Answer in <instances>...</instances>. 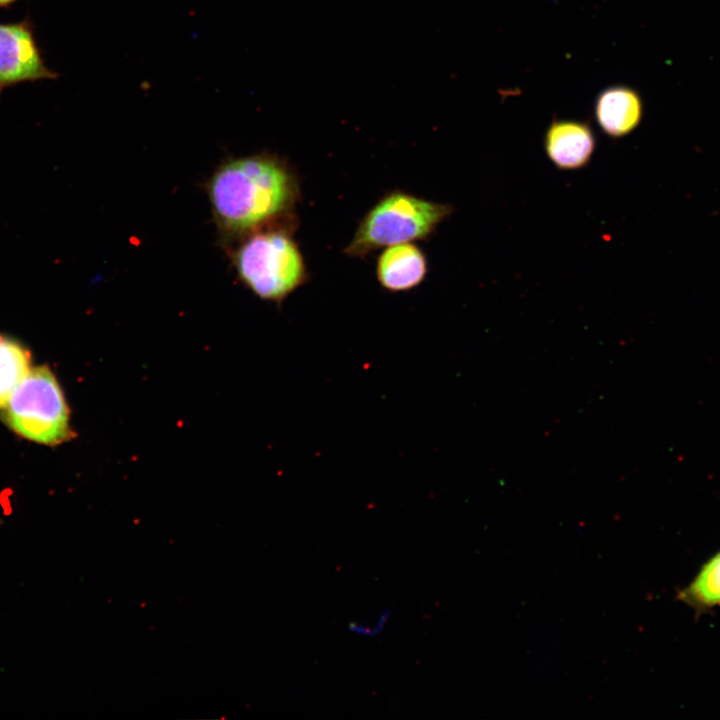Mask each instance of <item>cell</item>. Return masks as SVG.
Wrapping results in <instances>:
<instances>
[{
	"mask_svg": "<svg viewBox=\"0 0 720 720\" xmlns=\"http://www.w3.org/2000/svg\"><path fill=\"white\" fill-rule=\"evenodd\" d=\"M3 418L17 434L45 445L61 444L74 435L63 391L47 367L30 370L3 408Z\"/></svg>",
	"mask_w": 720,
	"mask_h": 720,
	"instance_id": "4",
	"label": "cell"
},
{
	"mask_svg": "<svg viewBox=\"0 0 720 720\" xmlns=\"http://www.w3.org/2000/svg\"><path fill=\"white\" fill-rule=\"evenodd\" d=\"M28 351L18 342L0 336V409L30 372Z\"/></svg>",
	"mask_w": 720,
	"mask_h": 720,
	"instance_id": "10",
	"label": "cell"
},
{
	"mask_svg": "<svg viewBox=\"0 0 720 720\" xmlns=\"http://www.w3.org/2000/svg\"><path fill=\"white\" fill-rule=\"evenodd\" d=\"M453 206L393 191L363 217L345 254L363 257L372 251L428 237L453 213Z\"/></svg>",
	"mask_w": 720,
	"mask_h": 720,
	"instance_id": "2",
	"label": "cell"
},
{
	"mask_svg": "<svg viewBox=\"0 0 720 720\" xmlns=\"http://www.w3.org/2000/svg\"><path fill=\"white\" fill-rule=\"evenodd\" d=\"M426 273L425 255L410 242L386 247L377 260V279L383 288L391 292L407 291L418 286Z\"/></svg>",
	"mask_w": 720,
	"mask_h": 720,
	"instance_id": "7",
	"label": "cell"
},
{
	"mask_svg": "<svg viewBox=\"0 0 720 720\" xmlns=\"http://www.w3.org/2000/svg\"><path fill=\"white\" fill-rule=\"evenodd\" d=\"M595 146L594 132L583 121L554 119L545 132L546 154L561 170H577L587 166Z\"/></svg>",
	"mask_w": 720,
	"mask_h": 720,
	"instance_id": "6",
	"label": "cell"
},
{
	"mask_svg": "<svg viewBox=\"0 0 720 720\" xmlns=\"http://www.w3.org/2000/svg\"><path fill=\"white\" fill-rule=\"evenodd\" d=\"M676 599L691 608L696 618L720 607V550L700 566L686 586L677 591Z\"/></svg>",
	"mask_w": 720,
	"mask_h": 720,
	"instance_id": "9",
	"label": "cell"
},
{
	"mask_svg": "<svg viewBox=\"0 0 720 720\" xmlns=\"http://www.w3.org/2000/svg\"><path fill=\"white\" fill-rule=\"evenodd\" d=\"M208 192L218 224L226 232L243 234L288 213L297 200L298 184L283 162L261 154L224 163L212 176Z\"/></svg>",
	"mask_w": 720,
	"mask_h": 720,
	"instance_id": "1",
	"label": "cell"
},
{
	"mask_svg": "<svg viewBox=\"0 0 720 720\" xmlns=\"http://www.w3.org/2000/svg\"><path fill=\"white\" fill-rule=\"evenodd\" d=\"M243 283L259 298L281 302L306 279L302 254L287 232H255L235 255Z\"/></svg>",
	"mask_w": 720,
	"mask_h": 720,
	"instance_id": "3",
	"label": "cell"
},
{
	"mask_svg": "<svg viewBox=\"0 0 720 720\" xmlns=\"http://www.w3.org/2000/svg\"><path fill=\"white\" fill-rule=\"evenodd\" d=\"M594 114L598 125L606 135L612 138L623 137L640 123L641 100L631 88L609 87L598 95Z\"/></svg>",
	"mask_w": 720,
	"mask_h": 720,
	"instance_id": "8",
	"label": "cell"
},
{
	"mask_svg": "<svg viewBox=\"0 0 720 720\" xmlns=\"http://www.w3.org/2000/svg\"><path fill=\"white\" fill-rule=\"evenodd\" d=\"M17 1L18 0H0V9L9 7Z\"/></svg>",
	"mask_w": 720,
	"mask_h": 720,
	"instance_id": "11",
	"label": "cell"
},
{
	"mask_svg": "<svg viewBox=\"0 0 720 720\" xmlns=\"http://www.w3.org/2000/svg\"><path fill=\"white\" fill-rule=\"evenodd\" d=\"M58 77V73L46 65L28 18L0 23V94L20 83Z\"/></svg>",
	"mask_w": 720,
	"mask_h": 720,
	"instance_id": "5",
	"label": "cell"
}]
</instances>
